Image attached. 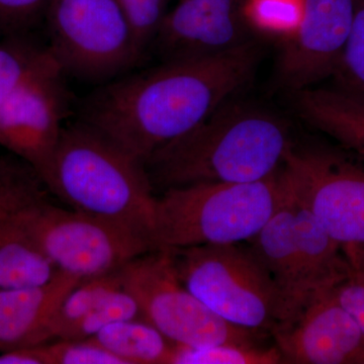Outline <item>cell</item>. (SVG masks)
I'll use <instances>...</instances> for the list:
<instances>
[{
	"label": "cell",
	"instance_id": "16",
	"mask_svg": "<svg viewBox=\"0 0 364 364\" xmlns=\"http://www.w3.org/2000/svg\"><path fill=\"white\" fill-rule=\"evenodd\" d=\"M293 95L306 123L364 157V97L338 87H310Z\"/></svg>",
	"mask_w": 364,
	"mask_h": 364
},
{
	"label": "cell",
	"instance_id": "13",
	"mask_svg": "<svg viewBox=\"0 0 364 364\" xmlns=\"http://www.w3.org/2000/svg\"><path fill=\"white\" fill-rule=\"evenodd\" d=\"M272 334L284 363L356 364L364 347L363 332L334 287L314 294L293 320Z\"/></svg>",
	"mask_w": 364,
	"mask_h": 364
},
{
	"label": "cell",
	"instance_id": "1",
	"mask_svg": "<svg viewBox=\"0 0 364 364\" xmlns=\"http://www.w3.org/2000/svg\"><path fill=\"white\" fill-rule=\"evenodd\" d=\"M256 41L226 54L161 62L100 85L83 100L78 119L143 164L157 150L202 124L250 82Z\"/></svg>",
	"mask_w": 364,
	"mask_h": 364
},
{
	"label": "cell",
	"instance_id": "9",
	"mask_svg": "<svg viewBox=\"0 0 364 364\" xmlns=\"http://www.w3.org/2000/svg\"><path fill=\"white\" fill-rule=\"evenodd\" d=\"M287 191L343 252L364 245V163L324 148L291 146L282 164Z\"/></svg>",
	"mask_w": 364,
	"mask_h": 364
},
{
	"label": "cell",
	"instance_id": "3",
	"mask_svg": "<svg viewBox=\"0 0 364 364\" xmlns=\"http://www.w3.org/2000/svg\"><path fill=\"white\" fill-rule=\"evenodd\" d=\"M39 176L50 193L72 210L151 240L156 196L145 165L90 124L80 119L65 124Z\"/></svg>",
	"mask_w": 364,
	"mask_h": 364
},
{
	"label": "cell",
	"instance_id": "28",
	"mask_svg": "<svg viewBox=\"0 0 364 364\" xmlns=\"http://www.w3.org/2000/svg\"><path fill=\"white\" fill-rule=\"evenodd\" d=\"M339 303L358 323L364 336V279L349 275L334 287Z\"/></svg>",
	"mask_w": 364,
	"mask_h": 364
},
{
	"label": "cell",
	"instance_id": "21",
	"mask_svg": "<svg viewBox=\"0 0 364 364\" xmlns=\"http://www.w3.org/2000/svg\"><path fill=\"white\" fill-rule=\"evenodd\" d=\"M28 35L9 36L0 44V111L49 53L47 44L36 43Z\"/></svg>",
	"mask_w": 364,
	"mask_h": 364
},
{
	"label": "cell",
	"instance_id": "5",
	"mask_svg": "<svg viewBox=\"0 0 364 364\" xmlns=\"http://www.w3.org/2000/svg\"><path fill=\"white\" fill-rule=\"evenodd\" d=\"M169 250L182 284L218 317L262 333L279 324L277 287L246 242Z\"/></svg>",
	"mask_w": 364,
	"mask_h": 364
},
{
	"label": "cell",
	"instance_id": "6",
	"mask_svg": "<svg viewBox=\"0 0 364 364\" xmlns=\"http://www.w3.org/2000/svg\"><path fill=\"white\" fill-rule=\"evenodd\" d=\"M45 21L53 58L82 82L105 85L145 58L117 0H50Z\"/></svg>",
	"mask_w": 364,
	"mask_h": 364
},
{
	"label": "cell",
	"instance_id": "7",
	"mask_svg": "<svg viewBox=\"0 0 364 364\" xmlns=\"http://www.w3.org/2000/svg\"><path fill=\"white\" fill-rule=\"evenodd\" d=\"M50 195L46 191L7 217L30 235L58 270L88 279L121 269L154 250L147 235L58 207Z\"/></svg>",
	"mask_w": 364,
	"mask_h": 364
},
{
	"label": "cell",
	"instance_id": "29",
	"mask_svg": "<svg viewBox=\"0 0 364 364\" xmlns=\"http://www.w3.org/2000/svg\"><path fill=\"white\" fill-rule=\"evenodd\" d=\"M351 267V273L364 279V245L344 254Z\"/></svg>",
	"mask_w": 364,
	"mask_h": 364
},
{
	"label": "cell",
	"instance_id": "8",
	"mask_svg": "<svg viewBox=\"0 0 364 364\" xmlns=\"http://www.w3.org/2000/svg\"><path fill=\"white\" fill-rule=\"evenodd\" d=\"M119 272L123 289L136 299L141 318L174 343L257 344L264 336L265 333L230 324L208 310L179 279L169 249L136 256Z\"/></svg>",
	"mask_w": 364,
	"mask_h": 364
},
{
	"label": "cell",
	"instance_id": "17",
	"mask_svg": "<svg viewBox=\"0 0 364 364\" xmlns=\"http://www.w3.org/2000/svg\"><path fill=\"white\" fill-rule=\"evenodd\" d=\"M57 272L56 265L18 223L0 217V289L43 286Z\"/></svg>",
	"mask_w": 364,
	"mask_h": 364
},
{
	"label": "cell",
	"instance_id": "22",
	"mask_svg": "<svg viewBox=\"0 0 364 364\" xmlns=\"http://www.w3.org/2000/svg\"><path fill=\"white\" fill-rule=\"evenodd\" d=\"M141 318L136 299L123 287L109 294L91 312L64 332L59 340H85L95 337L107 326Z\"/></svg>",
	"mask_w": 364,
	"mask_h": 364
},
{
	"label": "cell",
	"instance_id": "30",
	"mask_svg": "<svg viewBox=\"0 0 364 364\" xmlns=\"http://www.w3.org/2000/svg\"><path fill=\"white\" fill-rule=\"evenodd\" d=\"M356 364H364V347L361 353L359 354L358 361H356Z\"/></svg>",
	"mask_w": 364,
	"mask_h": 364
},
{
	"label": "cell",
	"instance_id": "11",
	"mask_svg": "<svg viewBox=\"0 0 364 364\" xmlns=\"http://www.w3.org/2000/svg\"><path fill=\"white\" fill-rule=\"evenodd\" d=\"M246 0H178L167 11L149 51L161 62L207 58L254 42Z\"/></svg>",
	"mask_w": 364,
	"mask_h": 364
},
{
	"label": "cell",
	"instance_id": "24",
	"mask_svg": "<svg viewBox=\"0 0 364 364\" xmlns=\"http://www.w3.org/2000/svg\"><path fill=\"white\" fill-rule=\"evenodd\" d=\"M333 77L336 87L364 97V0H356L350 33Z\"/></svg>",
	"mask_w": 364,
	"mask_h": 364
},
{
	"label": "cell",
	"instance_id": "15",
	"mask_svg": "<svg viewBox=\"0 0 364 364\" xmlns=\"http://www.w3.org/2000/svg\"><path fill=\"white\" fill-rule=\"evenodd\" d=\"M246 243L272 275L279 291L282 316L277 326L287 324L306 303L294 234V203L287 188L284 200L277 212Z\"/></svg>",
	"mask_w": 364,
	"mask_h": 364
},
{
	"label": "cell",
	"instance_id": "26",
	"mask_svg": "<svg viewBox=\"0 0 364 364\" xmlns=\"http://www.w3.org/2000/svg\"><path fill=\"white\" fill-rule=\"evenodd\" d=\"M42 349L47 364H124L92 339L59 340Z\"/></svg>",
	"mask_w": 364,
	"mask_h": 364
},
{
	"label": "cell",
	"instance_id": "4",
	"mask_svg": "<svg viewBox=\"0 0 364 364\" xmlns=\"http://www.w3.org/2000/svg\"><path fill=\"white\" fill-rule=\"evenodd\" d=\"M286 193L282 166L262 181L167 189L154 203L153 248L245 243L269 221Z\"/></svg>",
	"mask_w": 364,
	"mask_h": 364
},
{
	"label": "cell",
	"instance_id": "12",
	"mask_svg": "<svg viewBox=\"0 0 364 364\" xmlns=\"http://www.w3.org/2000/svg\"><path fill=\"white\" fill-rule=\"evenodd\" d=\"M355 2L303 0L301 20L279 55L277 74L284 87L293 93L333 76L350 33Z\"/></svg>",
	"mask_w": 364,
	"mask_h": 364
},
{
	"label": "cell",
	"instance_id": "25",
	"mask_svg": "<svg viewBox=\"0 0 364 364\" xmlns=\"http://www.w3.org/2000/svg\"><path fill=\"white\" fill-rule=\"evenodd\" d=\"M168 0H117L130 23L136 44L147 54L167 14Z\"/></svg>",
	"mask_w": 364,
	"mask_h": 364
},
{
	"label": "cell",
	"instance_id": "2",
	"mask_svg": "<svg viewBox=\"0 0 364 364\" xmlns=\"http://www.w3.org/2000/svg\"><path fill=\"white\" fill-rule=\"evenodd\" d=\"M293 146L286 122L233 100L145 162L153 188L245 183L279 171Z\"/></svg>",
	"mask_w": 364,
	"mask_h": 364
},
{
	"label": "cell",
	"instance_id": "27",
	"mask_svg": "<svg viewBox=\"0 0 364 364\" xmlns=\"http://www.w3.org/2000/svg\"><path fill=\"white\" fill-rule=\"evenodd\" d=\"M50 0H0V33H28L43 18Z\"/></svg>",
	"mask_w": 364,
	"mask_h": 364
},
{
	"label": "cell",
	"instance_id": "14",
	"mask_svg": "<svg viewBox=\"0 0 364 364\" xmlns=\"http://www.w3.org/2000/svg\"><path fill=\"white\" fill-rule=\"evenodd\" d=\"M81 280L58 270L43 286L0 289V352L51 341L60 306Z\"/></svg>",
	"mask_w": 364,
	"mask_h": 364
},
{
	"label": "cell",
	"instance_id": "20",
	"mask_svg": "<svg viewBox=\"0 0 364 364\" xmlns=\"http://www.w3.org/2000/svg\"><path fill=\"white\" fill-rule=\"evenodd\" d=\"M123 287L119 270L88 277L71 289L53 324V339H60L66 330L91 312L105 298Z\"/></svg>",
	"mask_w": 364,
	"mask_h": 364
},
{
	"label": "cell",
	"instance_id": "23",
	"mask_svg": "<svg viewBox=\"0 0 364 364\" xmlns=\"http://www.w3.org/2000/svg\"><path fill=\"white\" fill-rule=\"evenodd\" d=\"M246 18L253 30L289 37L303 14V0H246Z\"/></svg>",
	"mask_w": 364,
	"mask_h": 364
},
{
	"label": "cell",
	"instance_id": "19",
	"mask_svg": "<svg viewBox=\"0 0 364 364\" xmlns=\"http://www.w3.org/2000/svg\"><path fill=\"white\" fill-rule=\"evenodd\" d=\"M284 363L277 345L222 343L205 346L174 345L170 364H279Z\"/></svg>",
	"mask_w": 364,
	"mask_h": 364
},
{
	"label": "cell",
	"instance_id": "18",
	"mask_svg": "<svg viewBox=\"0 0 364 364\" xmlns=\"http://www.w3.org/2000/svg\"><path fill=\"white\" fill-rule=\"evenodd\" d=\"M90 339L124 364H170L176 345L142 318L107 326Z\"/></svg>",
	"mask_w": 364,
	"mask_h": 364
},
{
	"label": "cell",
	"instance_id": "10",
	"mask_svg": "<svg viewBox=\"0 0 364 364\" xmlns=\"http://www.w3.org/2000/svg\"><path fill=\"white\" fill-rule=\"evenodd\" d=\"M66 77L49 51L0 111V146L39 174L51 159L71 107Z\"/></svg>",
	"mask_w": 364,
	"mask_h": 364
}]
</instances>
